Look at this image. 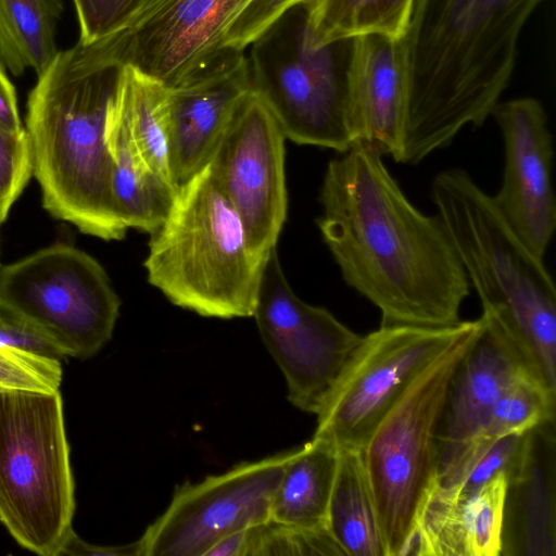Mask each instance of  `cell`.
Returning <instances> with one entry per match:
<instances>
[{
    "label": "cell",
    "mask_w": 556,
    "mask_h": 556,
    "mask_svg": "<svg viewBox=\"0 0 556 556\" xmlns=\"http://www.w3.org/2000/svg\"><path fill=\"white\" fill-rule=\"evenodd\" d=\"M305 0H251L229 27L224 48L245 50L283 11Z\"/></svg>",
    "instance_id": "33"
},
{
    "label": "cell",
    "mask_w": 556,
    "mask_h": 556,
    "mask_svg": "<svg viewBox=\"0 0 556 556\" xmlns=\"http://www.w3.org/2000/svg\"><path fill=\"white\" fill-rule=\"evenodd\" d=\"M382 156L356 143L328 163L316 220L323 240L380 325H455L470 293L466 271L440 216L408 200Z\"/></svg>",
    "instance_id": "1"
},
{
    "label": "cell",
    "mask_w": 556,
    "mask_h": 556,
    "mask_svg": "<svg viewBox=\"0 0 556 556\" xmlns=\"http://www.w3.org/2000/svg\"><path fill=\"white\" fill-rule=\"evenodd\" d=\"M380 325L352 354L317 413L313 438L339 450H361L418 374L464 329Z\"/></svg>",
    "instance_id": "10"
},
{
    "label": "cell",
    "mask_w": 556,
    "mask_h": 556,
    "mask_svg": "<svg viewBox=\"0 0 556 556\" xmlns=\"http://www.w3.org/2000/svg\"><path fill=\"white\" fill-rule=\"evenodd\" d=\"M105 138L113 162L111 186L117 214L127 229L151 235L165 220L177 188L152 172L141 157L118 92L109 112Z\"/></svg>",
    "instance_id": "19"
},
{
    "label": "cell",
    "mask_w": 556,
    "mask_h": 556,
    "mask_svg": "<svg viewBox=\"0 0 556 556\" xmlns=\"http://www.w3.org/2000/svg\"><path fill=\"white\" fill-rule=\"evenodd\" d=\"M75 484L58 391H0V522L24 548L58 556Z\"/></svg>",
    "instance_id": "8"
},
{
    "label": "cell",
    "mask_w": 556,
    "mask_h": 556,
    "mask_svg": "<svg viewBox=\"0 0 556 556\" xmlns=\"http://www.w3.org/2000/svg\"><path fill=\"white\" fill-rule=\"evenodd\" d=\"M0 299L33 320L64 356L88 358L110 341L121 301L101 264L65 243L0 270Z\"/></svg>",
    "instance_id": "9"
},
{
    "label": "cell",
    "mask_w": 556,
    "mask_h": 556,
    "mask_svg": "<svg viewBox=\"0 0 556 556\" xmlns=\"http://www.w3.org/2000/svg\"><path fill=\"white\" fill-rule=\"evenodd\" d=\"M265 261L251 251L241 218L206 165L177 189L143 266L173 304L229 319L253 316Z\"/></svg>",
    "instance_id": "5"
},
{
    "label": "cell",
    "mask_w": 556,
    "mask_h": 556,
    "mask_svg": "<svg viewBox=\"0 0 556 556\" xmlns=\"http://www.w3.org/2000/svg\"><path fill=\"white\" fill-rule=\"evenodd\" d=\"M481 316L484 326L462 359L445 404L444 429L439 432L437 483L441 486L453 483L466 450L498 397L529 375L496 326Z\"/></svg>",
    "instance_id": "17"
},
{
    "label": "cell",
    "mask_w": 556,
    "mask_h": 556,
    "mask_svg": "<svg viewBox=\"0 0 556 556\" xmlns=\"http://www.w3.org/2000/svg\"><path fill=\"white\" fill-rule=\"evenodd\" d=\"M327 526L345 556H386L361 450H339Z\"/></svg>",
    "instance_id": "22"
},
{
    "label": "cell",
    "mask_w": 556,
    "mask_h": 556,
    "mask_svg": "<svg viewBox=\"0 0 556 556\" xmlns=\"http://www.w3.org/2000/svg\"><path fill=\"white\" fill-rule=\"evenodd\" d=\"M58 556H141V545L139 540L124 545H92L80 539L73 530Z\"/></svg>",
    "instance_id": "34"
},
{
    "label": "cell",
    "mask_w": 556,
    "mask_h": 556,
    "mask_svg": "<svg viewBox=\"0 0 556 556\" xmlns=\"http://www.w3.org/2000/svg\"><path fill=\"white\" fill-rule=\"evenodd\" d=\"M290 453L244 462L178 485L167 508L138 539L141 556H205L225 535L269 520Z\"/></svg>",
    "instance_id": "12"
},
{
    "label": "cell",
    "mask_w": 556,
    "mask_h": 556,
    "mask_svg": "<svg viewBox=\"0 0 556 556\" xmlns=\"http://www.w3.org/2000/svg\"><path fill=\"white\" fill-rule=\"evenodd\" d=\"M31 174L33 156L25 128L12 132L0 127V226Z\"/></svg>",
    "instance_id": "31"
},
{
    "label": "cell",
    "mask_w": 556,
    "mask_h": 556,
    "mask_svg": "<svg viewBox=\"0 0 556 556\" xmlns=\"http://www.w3.org/2000/svg\"><path fill=\"white\" fill-rule=\"evenodd\" d=\"M117 92L141 157L152 172L174 185L168 164V87L125 64Z\"/></svg>",
    "instance_id": "24"
},
{
    "label": "cell",
    "mask_w": 556,
    "mask_h": 556,
    "mask_svg": "<svg viewBox=\"0 0 556 556\" xmlns=\"http://www.w3.org/2000/svg\"><path fill=\"white\" fill-rule=\"evenodd\" d=\"M62 381L59 359L40 357L0 343V391L24 389L58 391Z\"/></svg>",
    "instance_id": "29"
},
{
    "label": "cell",
    "mask_w": 556,
    "mask_h": 556,
    "mask_svg": "<svg viewBox=\"0 0 556 556\" xmlns=\"http://www.w3.org/2000/svg\"><path fill=\"white\" fill-rule=\"evenodd\" d=\"M406 91L402 39L358 36L351 97L353 146L368 144L402 162Z\"/></svg>",
    "instance_id": "18"
},
{
    "label": "cell",
    "mask_w": 556,
    "mask_h": 556,
    "mask_svg": "<svg viewBox=\"0 0 556 556\" xmlns=\"http://www.w3.org/2000/svg\"><path fill=\"white\" fill-rule=\"evenodd\" d=\"M252 91L244 50L223 49L168 88V164L178 189L205 167L242 99Z\"/></svg>",
    "instance_id": "16"
},
{
    "label": "cell",
    "mask_w": 556,
    "mask_h": 556,
    "mask_svg": "<svg viewBox=\"0 0 556 556\" xmlns=\"http://www.w3.org/2000/svg\"><path fill=\"white\" fill-rule=\"evenodd\" d=\"M252 317L285 376L289 402L317 415L362 336L327 308L308 304L294 293L276 248L266 257Z\"/></svg>",
    "instance_id": "11"
},
{
    "label": "cell",
    "mask_w": 556,
    "mask_h": 556,
    "mask_svg": "<svg viewBox=\"0 0 556 556\" xmlns=\"http://www.w3.org/2000/svg\"><path fill=\"white\" fill-rule=\"evenodd\" d=\"M79 40L91 42L126 29L150 0H72Z\"/></svg>",
    "instance_id": "30"
},
{
    "label": "cell",
    "mask_w": 556,
    "mask_h": 556,
    "mask_svg": "<svg viewBox=\"0 0 556 556\" xmlns=\"http://www.w3.org/2000/svg\"><path fill=\"white\" fill-rule=\"evenodd\" d=\"M531 430L507 434L496 440L458 484L447 488L458 495L467 496L476 493L500 473H505L507 480L513 478L528 457Z\"/></svg>",
    "instance_id": "28"
},
{
    "label": "cell",
    "mask_w": 556,
    "mask_h": 556,
    "mask_svg": "<svg viewBox=\"0 0 556 556\" xmlns=\"http://www.w3.org/2000/svg\"><path fill=\"white\" fill-rule=\"evenodd\" d=\"M309 22L324 41L382 34L405 36L415 0H305Z\"/></svg>",
    "instance_id": "26"
},
{
    "label": "cell",
    "mask_w": 556,
    "mask_h": 556,
    "mask_svg": "<svg viewBox=\"0 0 556 556\" xmlns=\"http://www.w3.org/2000/svg\"><path fill=\"white\" fill-rule=\"evenodd\" d=\"M285 139L252 90L239 103L207 163L241 218L251 251L261 258L276 248L287 216Z\"/></svg>",
    "instance_id": "13"
},
{
    "label": "cell",
    "mask_w": 556,
    "mask_h": 556,
    "mask_svg": "<svg viewBox=\"0 0 556 556\" xmlns=\"http://www.w3.org/2000/svg\"><path fill=\"white\" fill-rule=\"evenodd\" d=\"M249 47L252 90L286 139L346 152L353 146L351 97L357 37L321 41L303 1L283 11Z\"/></svg>",
    "instance_id": "6"
},
{
    "label": "cell",
    "mask_w": 556,
    "mask_h": 556,
    "mask_svg": "<svg viewBox=\"0 0 556 556\" xmlns=\"http://www.w3.org/2000/svg\"><path fill=\"white\" fill-rule=\"evenodd\" d=\"M339 448L317 438L291 450L274 492L269 520L299 528L327 526Z\"/></svg>",
    "instance_id": "21"
},
{
    "label": "cell",
    "mask_w": 556,
    "mask_h": 556,
    "mask_svg": "<svg viewBox=\"0 0 556 556\" xmlns=\"http://www.w3.org/2000/svg\"><path fill=\"white\" fill-rule=\"evenodd\" d=\"M0 343L40 357L64 358L56 344L26 315L0 299Z\"/></svg>",
    "instance_id": "32"
},
{
    "label": "cell",
    "mask_w": 556,
    "mask_h": 556,
    "mask_svg": "<svg viewBox=\"0 0 556 556\" xmlns=\"http://www.w3.org/2000/svg\"><path fill=\"white\" fill-rule=\"evenodd\" d=\"M63 12V0H0V64L13 76L41 74L59 52Z\"/></svg>",
    "instance_id": "23"
},
{
    "label": "cell",
    "mask_w": 556,
    "mask_h": 556,
    "mask_svg": "<svg viewBox=\"0 0 556 556\" xmlns=\"http://www.w3.org/2000/svg\"><path fill=\"white\" fill-rule=\"evenodd\" d=\"M249 528L231 532L217 541L205 556H248Z\"/></svg>",
    "instance_id": "36"
},
{
    "label": "cell",
    "mask_w": 556,
    "mask_h": 556,
    "mask_svg": "<svg viewBox=\"0 0 556 556\" xmlns=\"http://www.w3.org/2000/svg\"><path fill=\"white\" fill-rule=\"evenodd\" d=\"M345 556L328 527L299 528L267 520L249 528L248 556Z\"/></svg>",
    "instance_id": "27"
},
{
    "label": "cell",
    "mask_w": 556,
    "mask_h": 556,
    "mask_svg": "<svg viewBox=\"0 0 556 556\" xmlns=\"http://www.w3.org/2000/svg\"><path fill=\"white\" fill-rule=\"evenodd\" d=\"M125 63L118 33L78 40L38 75L26 134L45 208L81 232L121 240L128 230L112 193L106 123Z\"/></svg>",
    "instance_id": "3"
},
{
    "label": "cell",
    "mask_w": 556,
    "mask_h": 556,
    "mask_svg": "<svg viewBox=\"0 0 556 556\" xmlns=\"http://www.w3.org/2000/svg\"><path fill=\"white\" fill-rule=\"evenodd\" d=\"M506 492L505 473L467 496L445 488L431 521L440 549L446 556L502 555Z\"/></svg>",
    "instance_id": "20"
},
{
    "label": "cell",
    "mask_w": 556,
    "mask_h": 556,
    "mask_svg": "<svg viewBox=\"0 0 556 556\" xmlns=\"http://www.w3.org/2000/svg\"><path fill=\"white\" fill-rule=\"evenodd\" d=\"M0 127L20 132L24 128L21 123L16 92L13 84L0 64Z\"/></svg>",
    "instance_id": "35"
},
{
    "label": "cell",
    "mask_w": 556,
    "mask_h": 556,
    "mask_svg": "<svg viewBox=\"0 0 556 556\" xmlns=\"http://www.w3.org/2000/svg\"><path fill=\"white\" fill-rule=\"evenodd\" d=\"M433 202L469 283L529 375L556 395V289L543 258L463 168L439 173Z\"/></svg>",
    "instance_id": "4"
},
{
    "label": "cell",
    "mask_w": 556,
    "mask_h": 556,
    "mask_svg": "<svg viewBox=\"0 0 556 556\" xmlns=\"http://www.w3.org/2000/svg\"><path fill=\"white\" fill-rule=\"evenodd\" d=\"M251 0H150L119 31L123 62L168 88L224 48L226 34Z\"/></svg>",
    "instance_id": "14"
},
{
    "label": "cell",
    "mask_w": 556,
    "mask_h": 556,
    "mask_svg": "<svg viewBox=\"0 0 556 556\" xmlns=\"http://www.w3.org/2000/svg\"><path fill=\"white\" fill-rule=\"evenodd\" d=\"M555 397L531 376L518 378L492 406L484 425L466 450L450 486L458 484L500 438L553 421Z\"/></svg>",
    "instance_id": "25"
},
{
    "label": "cell",
    "mask_w": 556,
    "mask_h": 556,
    "mask_svg": "<svg viewBox=\"0 0 556 556\" xmlns=\"http://www.w3.org/2000/svg\"><path fill=\"white\" fill-rule=\"evenodd\" d=\"M542 0H415L402 38V163L418 164L491 115L515 70L520 33Z\"/></svg>",
    "instance_id": "2"
},
{
    "label": "cell",
    "mask_w": 556,
    "mask_h": 556,
    "mask_svg": "<svg viewBox=\"0 0 556 556\" xmlns=\"http://www.w3.org/2000/svg\"><path fill=\"white\" fill-rule=\"evenodd\" d=\"M484 318L462 332L412 381L372 431L361 454L386 556L408 555L420 508L437 483L439 429L453 377Z\"/></svg>",
    "instance_id": "7"
},
{
    "label": "cell",
    "mask_w": 556,
    "mask_h": 556,
    "mask_svg": "<svg viewBox=\"0 0 556 556\" xmlns=\"http://www.w3.org/2000/svg\"><path fill=\"white\" fill-rule=\"evenodd\" d=\"M491 115L505 148L503 181L493 200L526 245L543 258L556 228L553 139L545 110L526 97L497 102Z\"/></svg>",
    "instance_id": "15"
}]
</instances>
